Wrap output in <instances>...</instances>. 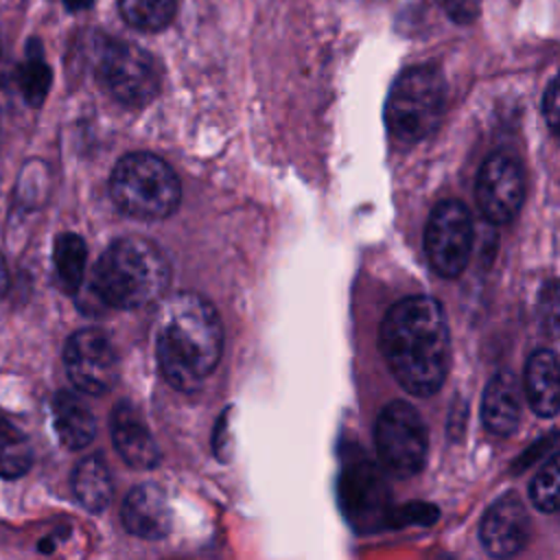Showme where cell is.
<instances>
[{"mask_svg":"<svg viewBox=\"0 0 560 560\" xmlns=\"http://www.w3.org/2000/svg\"><path fill=\"white\" fill-rule=\"evenodd\" d=\"M112 442L118 455L133 468L147 470L160 462V448L149 427L140 411L127 400L118 402L112 411Z\"/></svg>","mask_w":560,"mask_h":560,"instance_id":"cell-14","label":"cell"},{"mask_svg":"<svg viewBox=\"0 0 560 560\" xmlns=\"http://www.w3.org/2000/svg\"><path fill=\"white\" fill-rule=\"evenodd\" d=\"M122 525L129 534L160 540L171 532V508L164 490L155 483L136 486L122 503Z\"/></svg>","mask_w":560,"mask_h":560,"instance_id":"cell-13","label":"cell"},{"mask_svg":"<svg viewBox=\"0 0 560 560\" xmlns=\"http://www.w3.org/2000/svg\"><path fill=\"white\" fill-rule=\"evenodd\" d=\"M223 350V326L214 306L197 293H177L164 302L158 319L155 354L162 376L192 392L212 374Z\"/></svg>","mask_w":560,"mask_h":560,"instance_id":"cell-2","label":"cell"},{"mask_svg":"<svg viewBox=\"0 0 560 560\" xmlns=\"http://www.w3.org/2000/svg\"><path fill=\"white\" fill-rule=\"evenodd\" d=\"M50 68L44 59L42 46L39 42H28L26 46V55L24 61L20 63V68L15 70V88L22 94V98L31 105V107H39L48 94L50 88Z\"/></svg>","mask_w":560,"mask_h":560,"instance_id":"cell-19","label":"cell"},{"mask_svg":"<svg viewBox=\"0 0 560 560\" xmlns=\"http://www.w3.org/2000/svg\"><path fill=\"white\" fill-rule=\"evenodd\" d=\"M94 0H63V4L70 9V11H83L88 7H92Z\"/></svg>","mask_w":560,"mask_h":560,"instance_id":"cell-28","label":"cell"},{"mask_svg":"<svg viewBox=\"0 0 560 560\" xmlns=\"http://www.w3.org/2000/svg\"><path fill=\"white\" fill-rule=\"evenodd\" d=\"M109 192L118 210L140 221L171 217L182 199L175 171L153 153L122 155L109 177Z\"/></svg>","mask_w":560,"mask_h":560,"instance_id":"cell-4","label":"cell"},{"mask_svg":"<svg viewBox=\"0 0 560 560\" xmlns=\"http://www.w3.org/2000/svg\"><path fill=\"white\" fill-rule=\"evenodd\" d=\"M52 260H55V271H57L61 287L68 293H77L83 282L85 262H88V247H85L83 238L72 232L57 236Z\"/></svg>","mask_w":560,"mask_h":560,"instance_id":"cell-20","label":"cell"},{"mask_svg":"<svg viewBox=\"0 0 560 560\" xmlns=\"http://www.w3.org/2000/svg\"><path fill=\"white\" fill-rule=\"evenodd\" d=\"M438 516H440V512L433 505H429V503H407L402 510L392 512L389 521L394 525H405V523L431 525Z\"/></svg>","mask_w":560,"mask_h":560,"instance_id":"cell-25","label":"cell"},{"mask_svg":"<svg viewBox=\"0 0 560 560\" xmlns=\"http://www.w3.org/2000/svg\"><path fill=\"white\" fill-rule=\"evenodd\" d=\"M33 448L28 438L4 416H0V477L18 479L28 472Z\"/></svg>","mask_w":560,"mask_h":560,"instance_id":"cell-21","label":"cell"},{"mask_svg":"<svg viewBox=\"0 0 560 560\" xmlns=\"http://www.w3.org/2000/svg\"><path fill=\"white\" fill-rule=\"evenodd\" d=\"M538 313H540V324L547 330V335L560 339V280H549L540 289Z\"/></svg>","mask_w":560,"mask_h":560,"instance_id":"cell-24","label":"cell"},{"mask_svg":"<svg viewBox=\"0 0 560 560\" xmlns=\"http://www.w3.org/2000/svg\"><path fill=\"white\" fill-rule=\"evenodd\" d=\"M525 396L534 413L549 418L560 411V359L551 350H534L525 363Z\"/></svg>","mask_w":560,"mask_h":560,"instance_id":"cell-16","label":"cell"},{"mask_svg":"<svg viewBox=\"0 0 560 560\" xmlns=\"http://www.w3.org/2000/svg\"><path fill=\"white\" fill-rule=\"evenodd\" d=\"M98 72L109 94L129 107L147 105L160 90V68L138 44H107L98 57Z\"/></svg>","mask_w":560,"mask_h":560,"instance_id":"cell-7","label":"cell"},{"mask_svg":"<svg viewBox=\"0 0 560 560\" xmlns=\"http://www.w3.org/2000/svg\"><path fill=\"white\" fill-rule=\"evenodd\" d=\"M475 197L481 214L492 223H510L525 197L521 162L510 153H492L479 168Z\"/></svg>","mask_w":560,"mask_h":560,"instance_id":"cell-10","label":"cell"},{"mask_svg":"<svg viewBox=\"0 0 560 560\" xmlns=\"http://www.w3.org/2000/svg\"><path fill=\"white\" fill-rule=\"evenodd\" d=\"M444 96L446 88L438 68H407L394 81L385 103L389 136L400 144H416L424 140L440 122Z\"/></svg>","mask_w":560,"mask_h":560,"instance_id":"cell-5","label":"cell"},{"mask_svg":"<svg viewBox=\"0 0 560 560\" xmlns=\"http://www.w3.org/2000/svg\"><path fill=\"white\" fill-rule=\"evenodd\" d=\"M542 114L549 129L560 138V74L549 83L542 96Z\"/></svg>","mask_w":560,"mask_h":560,"instance_id":"cell-26","label":"cell"},{"mask_svg":"<svg viewBox=\"0 0 560 560\" xmlns=\"http://www.w3.org/2000/svg\"><path fill=\"white\" fill-rule=\"evenodd\" d=\"M444 7L459 24H468L477 15V0H444Z\"/></svg>","mask_w":560,"mask_h":560,"instance_id":"cell-27","label":"cell"},{"mask_svg":"<svg viewBox=\"0 0 560 560\" xmlns=\"http://www.w3.org/2000/svg\"><path fill=\"white\" fill-rule=\"evenodd\" d=\"M376 453L383 466L396 477H411L422 470L429 448L427 427L413 405L394 400L376 418Z\"/></svg>","mask_w":560,"mask_h":560,"instance_id":"cell-6","label":"cell"},{"mask_svg":"<svg viewBox=\"0 0 560 560\" xmlns=\"http://www.w3.org/2000/svg\"><path fill=\"white\" fill-rule=\"evenodd\" d=\"M470 249L472 219L468 208L457 199L440 201L424 228V252L431 267L444 278H455L468 265Z\"/></svg>","mask_w":560,"mask_h":560,"instance_id":"cell-8","label":"cell"},{"mask_svg":"<svg viewBox=\"0 0 560 560\" xmlns=\"http://www.w3.org/2000/svg\"><path fill=\"white\" fill-rule=\"evenodd\" d=\"M481 420L494 435H512L521 420V387L512 372H497L483 392Z\"/></svg>","mask_w":560,"mask_h":560,"instance_id":"cell-15","label":"cell"},{"mask_svg":"<svg viewBox=\"0 0 560 560\" xmlns=\"http://www.w3.org/2000/svg\"><path fill=\"white\" fill-rule=\"evenodd\" d=\"M68 378L79 392L101 396L118 376V357L109 337L98 328H83L68 337L63 348Z\"/></svg>","mask_w":560,"mask_h":560,"instance_id":"cell-9","label":"cell"},{"mask_svg":"<svg viewBox=\"0 0 560 560\" xmlns=\"http://www.w3.org/2000/svg\"><path fill=\"white\" fill-rule=\"evenodd\" d=\"M339 501L354 527L370 529L385 523L389 492L385 479L372 462L354 459L343 468L339 479Z\"/></svg>","mask_w":560,"mask_h":560,"instance_id":"cell-11","label":"cell"},{"mask_svg":"<svg viewBox=\"0 0 560 560\" xmlns=\"http://www.w3.org/2000/svg\"><path fill=\"white\" fill-rule=\"evenodd\" d=\"M0 52H2V39H0Z\"/></svg>","mask_w":560,"mask_h":560,"instance_id":"cell-29","label":"cell"},{"mask_svg":"<svg viewBox=\"0 0 560 560\" xmlns=\"http://www.w3.org/2000/svg\"><path fill=\"white\" fill-rule=\"evenodd\" d=\"M122 20L138 31H162L171 24L177 0H118Z\"/></svg>","mask_w":560,"mask_h":560,"instance_id":"cell-22","label":"cell"},{"mask_svg":"<svg viewBox=\"0 0 560 560\" xmlns=\"http://www.w3.org/2000/svg\"><path fill=\"white\" fill-rule=\"evenodd\" d=\"M168 262L160 247L142 236L116 238L98 258L92 291L101 304L133 311L162 298Z\"/></svg>","mask_w":560,"mask_h":560,"instance_id":"cell-3","label":"cell"},{"mask_svg":"<svg viewBox=\"0 0 560 560\" xmlns=\"http://www.w3.org/2000/svg\"><path fill=\"white\" fill-rule=\"evenodd\" d=\"M72 490L90 512H103L112 501V477L101 457H85L72 472Z\"/></svg>","mask_w":560,"mask_h":560,"instance_id":"cell-18","label":"cell"},{"mask_svg":"<svg viewBox=\"0 0 560 560\" xmlns=\"http://www.w3.org/2000/svg\"><path fill=\"white\" fill-rule=\"evenodd\" d=\"M529 499L540 512L560 510V453L551 455L529 483Z\"/></svg>","mask_w":560,"mask_h":560,"instance_id":"cell-23","label":"cell"},{"mask_svg":"<svg viewBox=\"0 0 560 560\" xmlns=\"http://www.w3.org/2000/svg\"><path fill=\"white\" fill-rule=\"evenodd\" d=\"M52 424L61 444L70 451L85 448L94 433L96 420L92 409L72 392H57L52 398Z\"/></svg>","mask_w":560,"mask_h":560,"instance_id":"cell-17","label":"cell"},{"mask_svg":"<svg viewBox=\"0 0 560 560\" xmlns=\"http://www.w3.org/2000/svg\"><path fill=\"white\" fill-rule=\"evenodd\" d=\"M527 512L518 494L499 497L483 514L479 538L483 549L494 558H508L523 549L527 540Z\"/></svg>","mask_w":560,"mask_h":560,"instance_id":"cell-12","label":"cell"},{"mask_svg":"<svg viewBox=\"0 0 560 560\" xmlns=\"http://www.w3.org/2000/svg\"><path fill=\"white\" fill-rule=\"evenodd\" d=\"M381 350L409 394H435L451 363V335L442 304L429 295L398 300L381 324Z\"/></svg>","mask_w":560,"mask_h":560,"instance_id":"cell-1","label":"cell"}]
</instances>
